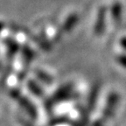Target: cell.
<instances>
[{
	"mask_svg": "<svg viewBox=\"0 0 126 126\" xmlns=\"http://www.w3.org/2000/svg\"><path fill=\"white\" fill-rule=\"evenodd\" d=\"M4 45H5V47H6L7 55L9 58L15 57V55L17 54L20 50L19 44L16 41L15 39H12V38H7V39H4Z\"/></svg>",
	"mask_w": 126,
	"mask_h": 126,
	"instance_id": "obj_2",
	"label": "cell"
},
{
	"mask_svg": "<svg viewBox=\"0 0 126 126\" xmlns=\"http://www.w3.org/2000/svg\"><path fill=\"white\" fill-rule=\"evenodd\" d=\"M27 88L31 90V92L33 94H36V95H41V94H43V89H41V87L39 86L37 82L32 81V80H30L27 82Z\"/></svg>",
	"mask_w": 126,
	"mask_h": 126,
	"instance_id": "obj_7",
	"label": "cell"
},
{
	"mask_svg": "<svg viewBox=\"0 0 126 126\" xmlns=\"http://www.w3.org/2000/svg\"><path fill=\"white\" fill-rule=\"evenodd\" d=\"M79 22V15L77 13H72L66 18L62 25V32H69L75 27Z\"/></svg>",
	"mask_w": 126,
	"mask_h": 126,
	"instance_id": "obj_4",
	"label": "cell"
},
{
	"mask_svg": "<svg viewBox=\"0 0 126 126\" xmlns=\"http://www.w3.org/2000/svg\"><path fill=\"white\" fill-rule=\"evenodd\" d=\"M116 62L119 64L122 67L126 68V54L125 53H120L116 57Z\"/></svg>",
	"mask_w": 126,
	"mask_h": 126,
	"instance_id": "obj_9",
	"label": "cell"
},
{
	"mask_svg": "<svg viewBox=\"0 0 126 126\" xmlns=\"http://www.w3.org/2000/svg\"><path fill=\"white\" fill-rule=\"evenodd\" d=\"M110 16L115 24H119L123 18V5L120 2H114L110 7Z\"/></svg>",
	"mask_w": 126,
	"mask_h": 126,
	"instance_id": "obj_3",
	"label": "cell"
},
{
	"mask_svg": "<svg viewBox=\"0 0 126 126\" xmlns=\"http://www.w3.org/2000/svg\"><path fill=\"white\" fill-rule=\"evenodd\" d=\"M34 40H36V43L40 47L44 48V50H47V51H49L50 48H51V46L50 43L47 41V39L43 37V36H40V37H36L34 38Z\"/></svg>",
	"mask_w": 126,
	"mask_h": 126,
	"instance_id": "obj_8",
	"label": "cell"
},
{
	"mask_svg": "<svg viewBox=\"0 0 126 126\" xmlns=\"http://www.w3.org/2000/svg\"><path fill=\"white\" fill-rule=\"evenodd\" d=\"M106 19H107V9L104 6L99 8L97 11L95 22L94 25V34L97 37H100L104 33L106 30Z\"/></svg>",
	"mask_w": 126,
	"mask_h": 126,
	"instance_id": "obj_1",
	"label": "cell"
},
{
	"mask_svg": "<svg viewBox=\"0 0 126 126\" xmlns=\"http://www.w3.org/2000/svg\"><path fill=\"white\" fill-rule=\"evenodd\" d=\"M120 46L126 51V36L120 39Z\"/></svg>",
	"mask_w": 126,
	"mask_h": 126,
	"instance_id": "obj_10",
	"label": "cell"
},
{
	"mask_svg": "<svg viewBox=\"0 0 126 126\" xmlns=\"http://www.w3.org/2000/svg\"><path fill=\"white\" fill-rule=\"evenodd\" d=\"M35 75L39 81L47 85H51L53 81V78L51 75L47 74V72L41 70V69H36Z\"/></svg>",
	"mask_w": 126,
	"mask_h": 126,
	"instance_id": "obj_6",
	"label": "cell"
},
{
	"mask_svg": "<svg viewBox=\"0 0 126 126\" xmlns=\"http://www.w3.org/2000/svg\"><path fill=\"white\" fill-rule=\"evenodd\" d=\"M21 53L24 61H26V63H27V64H30V62L36 57V53L29 46H26V45L22 46Z\"/></svg>",
	"mask_w": 126,
	"mask_h": 126,
	"instance_id": "obj_5",
	"label": "cell"
},
{
	"mask_svg": "<svg viewBox=\"0 0 126 126\" xmlns=\"http://www.w3.org/2000/svg\"><path fill=\"white\" fill-rule=\"evenodd\" d=\"M4 26H5V24H4L3 21H0V32H1L3 30H4Z\"/></svg>",
	"mask_w": 126,
	"mask_h": 126,
	"instance_id": "obj_11",
	"label": "cell"
}]
</instances>
